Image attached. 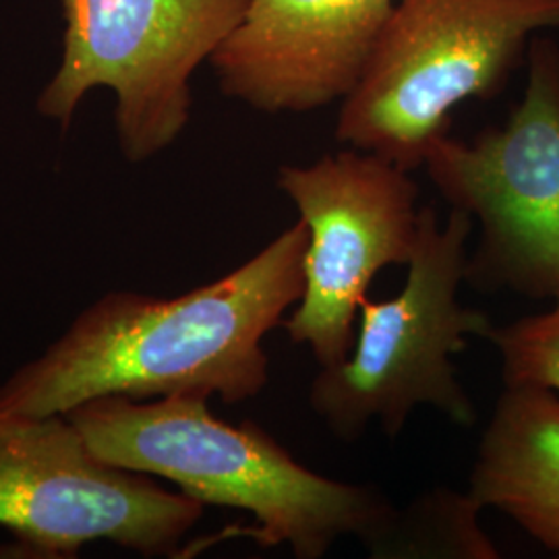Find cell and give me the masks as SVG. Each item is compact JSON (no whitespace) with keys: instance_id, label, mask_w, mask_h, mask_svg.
<instances>
[{"instance_id":"1","label":"cell","mask_w":559,"mask_h":559,"mask_svg":"<svg viewBox=\"0 0 559 559\" xmlns=\"http://www.w3.org/2000/svg\"><path fill=\"white\" fill-rule=\"evenodd\" d=\"M309 228L297 221L226 276L175 299L110 290L0 383V415H69L90 400L258 399L263 340L302 295Z\"/></svg>"},{"instance_id":"2","label":"cell","mask_w":559,"mask_h":559,"mask_svg":"<svg viewBox=\"0 0 559 559\" xmlns=\"http://www.w3.org/2000/svg\"><path fill=\"white\" fill-rule=\"evenodd\" d=\"M69 417L102 460L168 480L203 506L249 512L251 539L288 545L297 559L325 558L342 539L373 554L396 520L380 487L311 471L258 423L216 417L203 396H106Z\"/></svg>"},{"instance_id":"3","label":"cell","mask_w":559,"mask_h":559,"mask_svg":"<svg viewBox=\"0 0 559 559\" xmlns=\"http://www.w3.org/2000/svg\"><path fill=\"white\" fill-rule=\"evenodd\" d=\"M473 230L464 212L450 210L441 226L436 205H423L404 288L394 299L360 300L353 353L320 369L309 390L311 411L338 440H359L371 423L394 440L419 406L460 427L477 423L452 360L471 338L489 340L496 330L485 311L459 299Z\"/></svg>"},{"instance_id":"4","label":"cell","mask_w":559,"mask_h":559,"mask_svg":"<svg viewBox=\"0 0 559 559\" xmlns=\"http://www.w3.org/2000/svg\"><path fill=\"white\" fill-rule=\"evenodd\" d=\"M559 27V0H396L336 140L415 173L454 110L491 100L535 36Z\"/></svg>"},{"instance_id":"5","label":"cell","mask_w":559,"mask_h":559,"mask_svg":"<svg viewBox=\"0 0 559 559\" xmlns=\"http://www.w3.org/2000/svg\"><path fill=\"white\" fill-rule=\"evenodd\" d=\"M526 87L500 127L450 133L423 162L450 210L479 224L464 282L479 293L559 299V44L535 36Z\"/></svg>"},{"instance_id":"6","label":"cell","mask_w":559,"mask_h":559,"mask_svg":"<svg viewBox=\"0 0 559 559\" xmlns=\"http://www.w3.org/2000/svg\"><path fill=\"white\" fill-rule=\"evenodd\" d=\"M249 0H62V60L38 110L67 129L94 87L117 96L124 158H154L191 119V78L239 27Z\"/></svg>"},{"instance_id":"7","label":"cell","mask_w":559,"mask_h":559,"mask_svg":"<svg viewBox=\"0 0 559 559\" xmlns=\"http://www.w3.org/2000/svg\"><path fill=\"white\" fill-rule=\"evenodd\" d=\"M205 506L102 460L69 415H0V526L40 558L106 540L175 556Z\"/></svg>"},{"instance_id":"8","label":"cell","mask_w":559,"mask_h":559,"mask_svg":"<svg viewBox=\"0 0 559 559\" xmlns=\"http://www.w3.org/2000/svg\"><path fill=\"white\" fill-rule=\"evenodd\" d=\"M280 191L309 228L302 295L282 321L320 369L348 359L360 300L381 270L408 265L419 237V187L408 170L348 147L278 170Z\"/></svg>"},{"instance_id":"9","label":"cell","mask_w":559,"mask_h":559,"mask_svg":"<svg viewBox=\"0 0 559 559\" xmlns=\"http://www.w3.org/2000/svg\"><path fill=\"white\" fill-rule=\"evenodd\" d=\"M396 0H249L210 64L260 112H313L359 83Z\"/></svg>"},{"instance_id":"10","label":"cell","mask_w":559,"mask_h":559,"mask_svg":"<svg viewBox=\"0 0 559 559\" xmlns=\"http://www.w3.org/2000/svg\"><path fill=\"white\" fill-rule=\"evenodd\" d=\"M468 493L559 556V392L503 385L477 448Z\"/></svg>"},{"instance_id":"11","label":"cell","mask_w":559,"mask_h":559,"mask_svg":"<svg viewBox=\"0 0 559 559\" xmlns=\"http://www.w3.org/2000/svg\"><path fill=\"white\" fill-rule=\"evenodd\" d=\"M483 506L468 491L431 489L396 512L373 558L498 559L500 551L480 528Z\"/></svg>"},{"instance_id":"12","label":"cell","mask_w":559,"mask_h":559,"mask_svg":"<svg viewBox=\"0 0 559 559\" xmlns=\"http://www.w3.org/2000/svg\"><path fill=\"white\" fill-rule=\"evenodd\" d=\"M503 385H540L559 392V299L551 309L496 328Z\"/></svg>"}]
</instances>
